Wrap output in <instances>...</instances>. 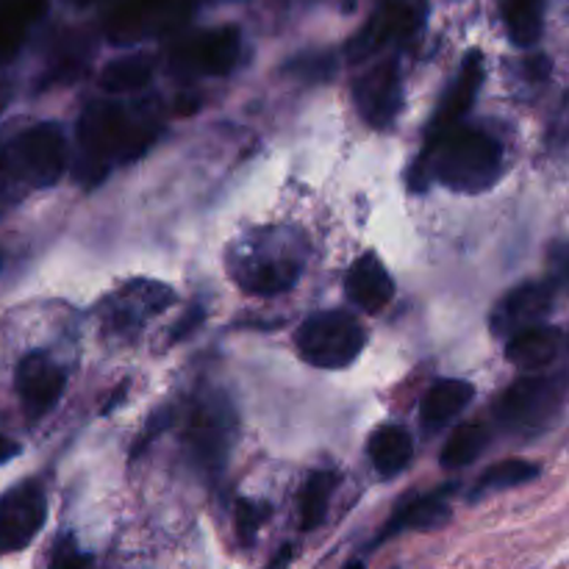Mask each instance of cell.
<instances>
[{
  "label": "cell",
  "mask_w": 569,
  "mask_h": 569,
  "mask_svg": "<svg viewBox=\"0 0 569 569\" xmlns=\"http://www.w3.org/2000/svg\"><path fill=\"white\" fill-rule=\"evenodd\" d=\"M503 172V148L498 139L478 128H453L437 142L426 144L417 161V187L426 189L428 178L461 194H481L498 183Z\"/></svg>",
  "instance_id": "cell-1"
},
{
  "label": "cell",
  "mask_w": 569,
  "mask_h": 569,
  "mask_svg": "<svg viewBox=\"0 0 569 569\" xmlns=\"http://www.w3.org/2000/svg\"><path fill=\"white\" fill-rule=\"evenodd\" d=\"M569 398V376L553 372V376H526L511 383L498 400L500 426L515 433H539L561 415Z\"/></svg>",
  "instance_id": "cell-2"
},
{
  "label": "cell",
  "mask_w": 569,
  "mask_h": 569,
  "mask_svg": "<svg viewBox=\"0 0 569 569\" xmlns=\"http://www.w3.org/2000/svg\"><path fill=\"white\" fill-rule=\"evenodd\" d=\"M365 328L348 311H320L300 322L295 348L317 370H345L365 350Z\"/></svg>",
  "instance_id": "cell-3"
},
{
  "label": "cell",
  "mask_w": 569,
  "mask_h": 569,
  "mask_svg": "<svg viewBox=\"0 0 569 569\" xmlns=\"http://www.w3.org/2000/svg\"><path fill=\"white\" fill-rule=\"evenodd\" d=\"M6 164L28 187H53L67 167L64 133L56 122H39L6 148Z\"/></svg>",
  "instance_id": "cell-4"
},
{
  "label": "cell",
  "mask_w": 569,
  "mask_h": 569,
  "mask_svg": "<svg viewBox=\"0 0 569 569\" xmlns=\"http://www.w3.org/2000/svg\"><path fill=\"white\" fill-rule=\"evenodd\" d=\"M133 131L126 111L114 103H92L81 114L78 126V144H81V170L103 176L114 156L128 159L133 142Z\"/></svg>",
  "instance_id": "cell-5"
},
{
  "label": "cell",
  "mask_w": 569,
  "mask_h": 569,
  "mask_svg": "<svg viewBox=\"0 0 569 569\" xmlns=\"http://www.w3.org/2000/svg\"><path fill=\"white\" fill-rule=\"evenodd\" d=\"M428 3L426 0H381L378 9L372 11L370 22L350 39L348 53L356 61L370 59L372 53L389 42H406L417 37L426 26Z\"/></svg>",
  "instance_id": "cell-6"
},
{
  "label": "cell",
  "mask_w": 569,
  "mask_h": 569,
  "mask_svg": "<svg viewBox=\"0 0 569 569\" xmlns=\"http://www.w3.org/2000/svg\"><path fill=\"white\" fill-rule=\"evenodd\" d=\"M187 445L192 459L206 470L217 472L226 465V453L233 437V411L222 398H209L194 403L187 420Z\"/></svg>",
  "instance_id": "cell-7"
},
{
  "label": "cell",
  "mask_w": 569,
  "mask_h": 569,
  "mask_svg": "<svg viewBox=\"0 0 569 569\" xmlns=\"http://www.w3.org/2000/svg\"><path fill=\"white\" fill-rule=\"evenodd\" d=\"M48 520V498L33 481L20 483L0 498V553H20L37 539Z\"/></svg>",
  "instance_id": "cell-8"
},
{
  "label": "cell",
  "mask_w": 569,
  "mask_h": 569,
  "mask_svg": "<svg viewBox=\"0 0 569 569\" xmlns=\"http://www.w3.org/2000/svg\"><path fill=\"white\" fill-rule=\"evenodd\" d=\"M353 100L367 126L389 128L403 106V81H400L398 59H383L372 64L353 83Z\"/></svg>",
  "instance_id": "cell-9"
},
{
  "label": "cell",
  "mask_w": 569,
  "mask_h": 569,
  "mask_svg": "<svg viewBox=\"0 0 569 569\" xmlns=\"http://www.w3.org/2000/svg\"><path fill=\"white\" fill-rule=\"evenodd\" d=\"M239 50H242V37L237 28H211L183 42L172 53V61L189 76H228L237 67Z\"/></svg>",
  "instance_id": "cell-10"
},
{
  "label": "cell",
  "mask_w": 569,
  "mask_h": 569,
  "mask_svg": "<svg viewBox=\"0 0 569 569\" xmlns=\"http://www.w3.org/2000/svg\"><path fill=\"white\" fill-rule=\"evenodd\" d=\"M67 387V376L48 353L22 356L14 372V389L20 395L22 411L28 420H39L61 400Z\"/></svg>",
  "instance_id": "cell-11"
},
{
  "label": "cell",
  "mask_w": 569,
  "mask_h": 569,
  "mask_svg": "<svg viewBox=\"0 0 569 569\" xmlns=\"http://www.w3.org/2000/svg\"><path fill=\"white\" fill-rule=\"evenodd\" d=\"M187 11V0H122L109 20V37L114 42H133L150 33L170 31Z\"/></svg>",
  "instance_id": "cell-12"
},
{
  "label": "cell",
  "mask_w": 569,
  "mask_h": 569,
  "mask_svg": "<svg viewBox=\"0 0 569 569\" xmlns=\"http://www.w3.org/2000/svg\"><path fill=\"white\" fill-rule=\"evenodd\" d=\"M483 76H487V70H483V56L478 53V50H470V53L465 56V61H461L459 76L453 78L448 92L439 100L437 114H433L431 126H428V142H437L445 133L459 128V120L472 109L478 92H481Z\"/></svg>",
  "instance_id": "cell-13"
},
{
  "label": "cell",
  "mask_w": 569,
  "mask_h": 569,
  "mask_svg": "<svg viewBox=\"0 0 569 569\" xmlns=\"http://www.w3.org/2000/svg\"><path fill=\"white\" fill-rule=\"evenodd\" d=\"M556 300L553 283L528 281L522 287L511 289L492 315V331L498 337H515L517 331L539 326L550 315Z\"/></svg>",
  "instance_id": "cell-14"
},
{
  "label": "cell",
  "mask_w": 569,
  "mask_h": 569,
  "mask_svg": "<svg viewBox=\"0 0 569 569\" xmlns=\"http://www.w3.org/2000/svg\"><path fill=\"white\" fill-rule=\"evenodd\" d=\"M172 300H176V292L164 283L133 281L106 303V320L117 331H131V328H139L144 320H150V317L161 315Z\"/></svg>",
  "instance_id": "cell-15"
},
{
  "label": "cell",
  "mask_w": 569,
  "mask_h": 569,
  "mask_svg": "<svg viewBox=\"0 0 569 569\" xmlns=\"http://www.w3.org/2000/svg\"><path fill=\"white\" fill-rule=\"evenodd\" d=\"M345 292H348L350 303L359 306L361 311H381L395 298V283L381 259L376 253H365L350 267Z\"/></svg>",
  "instance_id": "cell-16"
},
{
  "label": "cell",
  "mask_w": 569,
  "mask_h": 569,
  "mask_svg": "<svg viewBox=\"0 0 569 569\" xmlns=\"http://www.w3.org/2000/svg\"><path fill=\"white\" fill-rule=\"evenodd\" d=\"M561 342H565V337H561L559 328L539 322V326H531L526 331H517L515 337H509V342H506V359L517 370L539 372L553 365L561 350Z\"/></svg>",
  "instance_id": "cell-17"
},
{
  "label": "cell",
  "mask_w": 569,
  "mask_h": 569,
  "mask_svg": "<svg viewBox=\"0 0 569 569\" xmlns=\"http://www.w3.org/2000/svg\"><path fill=\"white\" fill-rule=\"evenodd\" d=\"M450 492H453V487L409 500L403 509L395 511V517L387 522V528L381 531L378 542H387V539H392L395 533H403V531H433V528H442L445 522L450 520V506H448Z\"/></svg>",
  "instance_id": "cell-18"
},
{
  "label": "cell",
  "mask_w": 569,
  "mask_h": 569,
  "mask_svg": "<svg viewBox=\"0 0 569 569\" xmlns=\"http://www.w3.org/2000/svg\"><path fill=\"white\" fill-rule=\"evenodd\" d=\"M472 395H476V387L461 378H445V381L433 383L420 406V420L426 431H442L453 417H459L472 403Z\"/></svg>",
  "instance_id": "cell-19"
},
{
  "label": "cell",
  "mask_w": 569,
  "mask_h": 569,
  "mask_svg": "<svg viewBox=\"0 0 569 569\" xmlns=\"http://www.w3.org/2000/svg\"><path fill=\"white\" fill-rule=\"evenodd\" d=\"M300 278V264L289 259H248L242 261L237 281L244 292L259 295V298H272L287 289H292Z\"/></svg>",
  "instance_id": "cell-20"
},
{
  "label": "cell",
  "mask_w": 569,
  "mask_h": 569,
  "mask_svg": "<svg viewBox=\"0 0 569 569\" xmlns=\"http://www.w3.org/2000/svg\"><path fill=\"white\" fill-rule=\"evenodd\" d=\"M367 453H370L372 467L383 478H395L403 470H409L411 459H415V439H411V433L406 428L381 426L370 437Z\"/></svg>",
  "instance_id": "cell-21"
},
{
  "label": "cell",
  "mask_w": 569,
  "mask_h": 569,
  "mask_svg": "<svg viewBox=\"0 0 569 569\" xmlns=\"http://www.w3.org/2000/svg\"><path fill=\"white\" fill-rule=\"evenodd\" d=\"M545 9L548 0H506V31L517 48H531L539 42L545 31Z\"/></svg>",
  "instance_id": "cell-22"
},
{
  "label": "cell",
  "mask_w": 569,
  "mask_h": 569,
  "mask_svg": "<svg viewBox=\"0 0 569 569\" xmlns=\"http://www.w3.org/2000/svg\"><path fill=\"white\" fill-rule=\"evenodd\" d=\"M333 489H337V476L333 472L320 470L306 478L303 489H300V528L303 531H315V528L326 522Z\"/></svg>",
  "instance_id": "cell-23"
},
{
  "label": "cell",
  "mask_w": 569,
  "mask_h": 569,
  "mask_svg": "<svg viewBox=\"0 0 569 569\" xmlns=\"http://www.w3.org/2000/svg\"><path fill=\"white\" fill-rule=\"evenodd\" d=\"M487 445H489L487 428H483L481 422H465V426H459L453 433H450L442 453H439V461H442L445 470H461V467L472 465V461L483 453Z\"/></svg>",
  "instance_id": "cell-24"
},
{
  "label": "cell",
  "mask_w": 569,
  "mask_h": 569,
  "mask_svg": "<svg viewBox=\"0 0 569 569\" xmlns=\"http://www.w3.org/2000/svg\"><path fill=\"white\" fill-rule=\"evenodd\" d=\"M539 476V467L533 461L526 459H506L498 461V465L489 467L481 478L476 481V489H472V500L483 498V495L503 492V489L522 487V483L533 481Z\"/></svg>",
  "instance_id": "cell-25"
},
{
  "label": "cell",
  "mask_w": 569,
  "mask_h": 569,
  "mask_svg": "<svg viewBox=\"0 0 569 569\" xmlns=\"http://www.w3.org/2000/svg\"><path fill=\"white\" fill-rule=\"evenodd\" d=\"M150 76H153V64L144 56H126V59H117L103 67L100 87L111 94L133 92V89H142L150 81Z\"/></svg>",
  "instance_id": "cell-26"
},
{
  "label": "cell",
  "mask_w": 569,
  "mask_h": 569,
  "mask_svg": "<svg viewBox=\"0 0 569 569\" xmlns=\"http://www.w3.org/2000/svg\"><path fill=\"white\" fill-rule=\"evenodd\" d=\"M270 517V506L259 503V500H239L237 506V531L244 545H253L256 533L264 526Z\"/></svg>",
  "instance_id": "cell-27"
},
{
  "label": "cell",
  "mask_w": 569,
  "mask_h": 569,
  "mask_svg": "<svg viewBox=\"0 0 569 569\" xmlns=\"http://www.w3.org/2000/svg\"><path fill=\"white\" fill-rule=\"evenodd\" d=\"M89 565H92V559L78 548L72 537H61L50 553V569H89Z\"/></svg>",
  "instance_id": "cell-28"
},
{
  "label": "cell",
  "mask_w": 569,
  "mask_h": 569,
  "mask_svg": "<svg viewBox=\"0 0 569 569\" xmlns=\"http://www.w3.org/2000/svg\"><path fill=\"white\" fill-rule=\"evenodd\" d=\"M550 142H553V144L569 142V94H567L565 103H561L556 120L550 122Z\"/></svg>",
  "instance_id": "cell-29"
},
{
  "label": "cell",
  "mask_w": 569,
  "mask_h": 569,
  "mask_svg": "<svg viewBox=\"0 0 569 569\" xmlns=\"http://www.w3.org/2000/svg\"><path fill=\"white\" fill-rule=\"evenodd\" d=\"M14 456H20V445H17L14 439L6 437V433H0V465L11 461Z\"/></svg>",
  "instance_id": "cell-30"
},
{
  "label": "cell",
  "mask_w": 569,
  "mask_h": 569,
  "mask_svg": "<svg viewBox=\"0 0 569 569\" xmlns=\"http://www.w3.org/2000/svg\"><path fill=\"white\" fill-rule=\"evenodd\" d=\"M289 561H292V548H289V545H283V548L272 556V561L267 565V569H289Z\"/></svg>",
  "instance_id": "cell-31"
},
{
  "label": "cell",
  "mask_w": 569,
  "mask_h": 569,
  "mask_svg": "<svg viewBox=\"0 0 569 569\" xmlns=\"http://www.w3.org/2000/svg\"><path fill=\"white\" fill-rule=\"evenodd\" d=\"M70 6H76V9H89V6L100 3V0H67Z\"/></svg>",
  "instance_id": "cell-32"
},
{
  "label": "cell",
  "mask_w": 569,
  "mask_h": 569,
  "mask_svg": "<svg viewBox=\"0 0 569 569\" xmlns=\"http://www.w3.org/2000/svg\"><path fill=\"white\" fill-rule=\"evenodd\" d=\"M345 569H365V565H361V561H350V565Z\"/></svg>",
  "instance_id": "cell-33"
},
{
  "label": "cell",
  "mask_w": 569,
  "mask_h": 569,
  "mask_svg": "<svg viewBox=\"0 0 569 569\" xmlns=\"http://www.w3.org/2000/svg\"><path fill=\"white\" fill-rule=\"evenodd\" d=\"M561 11H565V17L569 20V0H561Z\"/></svg>",
  "instance_id": "cell-34"
},
{
  "label": "cell",
  "mask_w": 569,
  "mask_h": 569,
  "mask_svg": "<svg viewBox=\"0 0 569 569\" xmlns=\"http://www.w3.org/2000/svg\"><path fill=\"white\" fill-rule=\"evenodd\" d=\"M567 267H569V259H567Z\"/></svg>",
  "instance_id": "cell-35"
}]
</instances>
